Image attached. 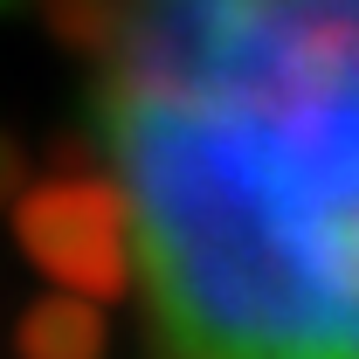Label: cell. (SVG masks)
Wrapping results in <instances>:
<instances>
[{
	"label": "cell",
	"mask_w": 359,
	"mask_h": 359,
	"mask_svg": "<svg viewBox=\"0 0 359 359\" xmlns=\"http://www.w3.org/2000/svg\"><path fill=\"white\" fill-rule=\"evenodd\" d=\"M97 132L159 359H359V0H104Z\"/></svg>",
	"instance_id": "1"
}]
</instances>
